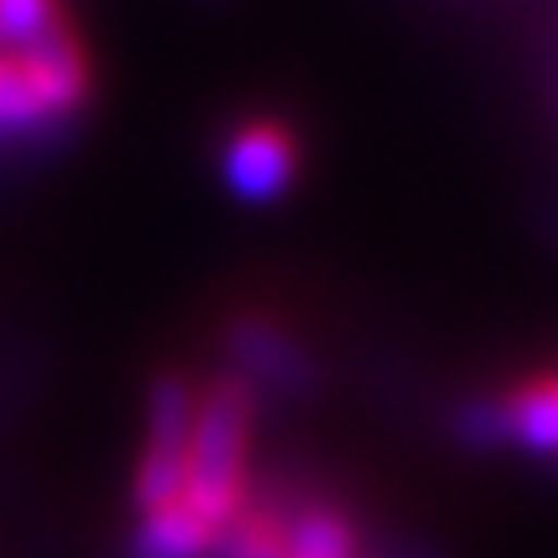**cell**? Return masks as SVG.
Masks as SVG:
<instances>
[{"instance_id": "1", "label": "cell", "mask_w": 558, "mask_h": 558, "mask_svg": "<svg viewBox=\"0 0 558 558\" xmlns=\"http://www.w3.org/2000/svg\"><path fill=\"white\" fill-rule=\"evenodd\" d=\"M260 396L238 373H215L201 387L196 433H191L186 508L205 526L223 531L252 498V438Z\"/></svg>"}, {"instance_id": "2", "label": "cell", "mask_w": 558, "mask_h": 558, "mask_svg": "<svg viewBox=\"0 0 558 558\" xmlns=\"http://www.w3.org/2000/svg\"><path fill=\"white\" fill-rule=\"evenodd\" d=\"M201 387L182 368H168L149 381L145 396V433H140V457L131 475L135 512H163L186 498L191 470V433H196Z\"/></svg>"}, {"instance_id": "3", "label": "cell", "mask_w": 558, "mask_h": 558, "mask_svg": "<svg viewBox=\"0 0 558 558\" xmlns=\"http://www.w3.org/2000/svg\"><path fill=\"white\" fill-rule=\"evenodd\" d=\"M223 354H229V373H238L256 396L307 400L322 387L317 354L270 312L233 317L229 330H223Z\"/></svg>"}, {"instance_id": "4", "label": "cell", "mask_w": 558, "mask_h": 558, "mask_svg": "<svg viewBox=\"0 0 558 558\" xmlns=\"http://www.w3.org/2000/svg\"><path fill=\"white\" fill-rule=\"evenodd\" d=\"M303 178V149L284 121L252 117L223 135L219 145V182L238 205L266 209L279 205Z\"/></svg>"}, {"instance_id": "5", "label": "cell", "mask_w": 558, "mask_h": 558, "mask_svg": "<svg viewBox=\"0 0 558 558\" xmlns=\"http://www.w3.org/2000/svg\"><path fill=\"white\" fill-rule=\"evenodd\" d=\"M488 400H494L498 447H517L526 457L558 461V368L521 377L508 391H494Z\"/></svg>"}, {"instance_id": "6", "label": "cell", "mask_w": 558, "mask_h": 558, "mask_svg": "<svg viewBox=\"0 0 558 558\" xmlns=\"http://www.w3.org/2000/svg\"><path fill=\"white\" fill-rule=\"evenodd\" d=\"M289 558H363L359 526L326 498L289 502Z\"/></svg>"}, {"instance_id": "7", "label": "cell", "mask_w": 558, "mask_h": 558, "mask_svg": "<svg viewBox=\"0 0 558 558\" xmlns=\"http://www.w3.org/2000/svg\"><path fill=\"white\" fill-rule=\"evenodd\" d=\"M215 545L219 531L205 526L186 502H172V508L135 521L131 558H215Z\"/></svg>"}, {"instance_id": "8", "label": "cell", "mask_w": 558, "mask_h": 558, "mask_svg": "<svg viewBox=\"0 0 558 558\" xmlns=\"http://www.w3.org/2000/svg\"><path fill=\"white\" fill-rule=\"evenodd\" d=\"M215 558H289V508L252 494L247 508L219 531Z\"/></svg>"}, {"instance_id": "9", "label": "cell", "mask_w": 558, "mask_h": 558, "mask_svg": "<svg viewBox=\"0 0 558 558\" xmlns=\"http://www.w3.org/2000/svg\"><path fill=\"white\" fill-rule=\"evenodd\" d=\"M57 24H65L61 0H0V51H24Z\"/></svg>"}, {"instance_id": "10", "label": "cell", "mask_w": 558, "mask_h": 558, "mask_svg": "<svg viewBox=\"0 0 558 558\" xmlns=\"http://www.w3.org/2000/svg\"><path fill=\"white\" fill-rule=\"evenodd\" d=\"M554 75H558V70H554Z\"/></svg>"}]
</instances>
